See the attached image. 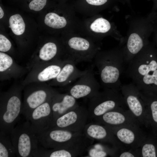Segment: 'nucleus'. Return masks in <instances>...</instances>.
Returning <instances> with one entry per match:
<instances>
[{"instance_id":"1","label":"nucleus","mask_w":157,"mask_h":157,"mask_svg":"<svg viewBox=\"0 0 157 157\" xmlns=\"http://www.w3.org/2000/svg\"><path fill=\"white\" fill-rule=\"evenodd\" d=\"M126 74L142 93H157V55L154 42H149L128 63Z\"/></svg>"},{"instance_id":"2","label":"nucleus","mask_w":157,"mask_h":157,"mask_svg":"<svg viewBox=\"0 0 157 157\" xmlns=\"http://www.w3.org/2000/svg\"><path fill=\"white\" fill-rule=\"evenodd\" d=\"M157 11L145 16L128 15L125 17L128 26L122 48L125 63H129L150 42L153 33Z\"/></svg>"},{"instance_id":"3","label":"nucleus","mask_w":157,"mask_h":157,"mask_svg":"<svg viewBox=\"0 0 157 157\" xmlns=\"http://www.w3.org/2000/svg\"><path fill=\"white\" fill-rule=\"evenodd\" d=\"M94 65L97 68L101 83L104 88L118 91L122 85L120 77L125 63L122 45L101 52L95 57Z\"/></svg>"},{"instance_id":"4","label":"nucleus","mask_w":157,"mask_h":157,"mask_svg":"<svg viewBox=\"0 0 157 157\" xmlns=\"http://www.w3.org/2000/svg\"><path fill=\"white\" fill-rule=\"evenodd\" d=\"M24 86L12 85L0 94V131L10 135L22 114V92Z\"/></svg>"},{"instance_id":"5","label":"nucleus","mask_w":157,"mask_h":157,"mask_svg":"<svg viewBox=\"0 0 157 157\" xmlns=\"http://www.w3.org/2000/svg\"><path fill=\"white\" fill-rule=\"evenodd\" d=\"M10 136L17 157H33L39 147L38 135L27 120L22 123L19 122Z\"/></svg>"},{"instance_id":"6","label":"nucleus","mask_w":157,"mask_h":157,"mask_svg":"<svg viewBox=\"0 0 157 157\" xmlns=\"http://www.w3.org/2000/svg\"><path fill=\"white\" fill-rule=\"evenodd\" d=\"M24 89L22 114L26 119L33 110L52 98L58 92L46 82L30 83Z\"/></svg>"},{"instance_id":"7","label":"nucleus","mask_w":157,"mask_h":157,"mask_svg":"<svg viewBox=\"0 0 157 157\" xmlns=\"http://www.w3.org/2000/svg\"><path fill=\"white\" fill-rule=\"evenodd\" d=\"M90 98L89 104L88 119L94 120L106 113L114 109L122 101L118 91L104 88Z\"/></svg>"},{"instance_id":"8","label":"nucleus","mask_w":157,"mask_h":157,"mask_svg":"<svg viewBox=\"0 0 157 157\" xmlns=\"http://www.w3.org/2000/svg\"><path fill=\"white\" fill-rule=\"evenodd\" d=\"M83 133V132L50 128L38 135L39 144L47 149H66Z\"/></svg>"},{"instance_id":"9","label":"nucleus","mask_w":157,"mask_h":157,"mask_svg":"<svg viewBox=\"0 0 157 157\" xmlns=\"http://www.w3.org/2000/svg\"><path fill=\"white\" fill-rule=\"evenodd\" d=\"M88 119V109L79 105L55 119L51 128L82 132Z\"/></svg>"},{"instance_id":"10","label":"nucleus","mask_w":157,"mask_h":157,"mask_svg":"<svg viewBox=\"0 0 157 157\" xmlns=\"http://www.w3.org/2000/svg\"><path fill=\"white\" fill-rule=\"evenodd\" d=\"M64 61L59 59L33 67L29 70L21 85L24 86L30 83L46 82L54 79L60 71Z\"/></svg>"},{"instance_id":"11","label":"nucleus","mask_w":157,"mask_h":157,"mask_svg":"<svg viewBox=\"0 0 157 157\" xmlns=\"http://www.w3.org/2000/svg\"><path fill=\"white\" fill-rule=\"evenodd\" d=\"M100 88L99 83L91 68L88 69L84 74L74 84L67 87L66 90L68 93L76 99H90L99 92Z\"/></svg>"},{"instance_id":"12","label":"nucleus","mask_w":157,"mask_h":157,"mask_svg":"<svg viewBox=\"0 0 157 157\" xmlns=\"http://www.w3.org/2000/svg\"><path fill=\"white\" fill-rule=\"evenodd\" d=\"M52 98L33 110L26 119L38 135L51 128L53 122L51 107Z\"/></svg>"},{"instance_id":"13","label":"nucleus","mask_w":157,"mask_h":157,"mask_svg":"<svg viewBox=\"0 0 157 157\" xmlns=\"http://www.w3.org/2000/svg\"><path fill=\"white\" fill-rule=\"evenodd\" d=\"M76 65L69 58L64 60L59 73L56 78L49 81L48 84L51 86L64 87L79 78L87 72L88 69L80 70Z\"/></svg>"},{"instance_id":"14","label":"nucleus","mask_w":157,"mask_h":157,"mask_svg":"<svg viewBox=\"0 0 157 157\" xmlns=\"http://www.w3.org/2000/svg\"><path fill=\"white\" fill-rule=\"evenodd\" d=\"M68 48L72 51L69 58L76 64L79 63L90 61L94 56L91 52V45L87 40L79 37L71 38L67 43Z\"/></svg>"},{"instance_id":"15","label":"nucleus","mask_w":157,"mask_h":157,"mask_svg":"<svg viewBox=\"0 0 157 157\" xmlns=\"http://www.w3.org/2000/svg\"><path fill=\"white\" fill-rule=\"evenodd\" d=\"M28 70L18 64L9 55L0 52V80L3 81L20 78Z\"/></svg>"},{"instance_id":"16","label":"nucleus","mask_w":157,"mask_h":157,"mask_svg":"<svg viewBox=\"0 0 157 157\" xmlns=\"http://www.w3.org/2000/svg\"><path fill=\"white\" fill-rule=\"evenodd\" d=\"M76 99L67 93L62 94L57 92L53 97L51 102L53 121L78 106Z\"/></svg>"},{"instance_id":"17","label":"nucleus","mask_w":157,"mask_h":157,"mask_svg":"<svg viewBox=\"0 0 157 157\" xmlns=\"http://www.w3.org/2000/svg\"><path fill=\"white\" fill-rule=\"evenodd\" d=\"M120 90L124 96L131 110L136 116H140L143 111V103L139 98L140 91L133 83L122 85Z\"/></svg>"},{"instance_id":"18","label":"nucleus","mask_w":157,"mask_h":157,"mask_svg":"<svg viewBox=\"0 0 157 157\" xmlns=\"http://www.w3.org/2000/svg\"><path fill=\"white\" fill-rule=\"evenodd\" d=\"M56 44L53 42H48L44 44L39 50L38 54L28 63L27 68L28 71L33 67L57 60Z\"/></svg>"},{"instance_id":"19","label":"nucleus","mask_w":157,"mask_h":157,"mask_svg":"<svg viewBox=\"0 0 157 157\" xmlns=\"http://www.w3.org/2000/svg\"><path fill=\"white\" fill-rule=\"evenodd\" d=\"M96 122L87 123L83 133L88 138L94 140L112 142L113 135L109 130Z\"/></svg>"},{"instance_id":"20","label":"nucleus","mask_w":157,"mask_h":157,"mask_svg":"<svg viewBox=\"0 0 157 157\" xmlns=\"http://www.w3.org/2000/svg\"><path fill=\"white\" fill-rule=\"evenodd\" d=\"M112 110L106 113L94 121L98 123H103L110 125H116L123 123L125 120L124 116L119 112Z\"/></svg>"},{"instance_id":"21","label":"nucleus","mask_w":157,"mask_h":157,"mask_svg":"<svg viewBox=\"0 0 157 157\" xmlns=\"http://www.w3.org/2000/svg\"><path fill=\"white\" fill-rule=\"evenodd\" d=\"M16 156L10 135L0 131V157Z\"/></svg>"},{"instance_id":"22","label":"nucleus","mask_w":157,"mask_h":157,"mask_svg":"<svg viewBox=\"0 0 157 157\" xmlns=\"http://www.w3.org/2000/svg\"><path fill=\"white\" fill-rule=\"evenodd\" d=\"M45 24L49 27L55 29L62 28L66 25L67 22L65 18L53 13L47 14L44 19Z\"/></svg>"},{"instance_id":"23","label":"nucleus","mask_w":157,"mask_h":157,"mask_svg":"<svg viewBox=\"0 0 157 157\" xmlns=\"http://www.w3.org/2000/svg\"><path fill=\"white\" fill-rule=\"evenodd\" d=\"M90 28L95 33L105 34L112 30V26L108 20L101 17L96 19L91 24Z\"/></svg>"},{"instance_id":"24","label":"nucleus","mask_w":157,"mask_h":157,"mask_svg":"<svg viewBox=\"0 0 157 157\" xmlns=\"http://www.w3.org/2000/svg\"><path fill=\"white\" fill-rule=\"evenodd\" d=\"M10 27L16 35L22 34L25 30V25L22 16L19 14L11 16L9 19Z\"/></svg>"},{"instance_id":"25","label":"nucleus","mask_w":157,"mask_h":157,"mask_svg":"<svg viewBox=\"0 0 157 157\" xmlns=\"http://www.w3.org/2000/svg\"><path fill=\"white\" fill-rule=\"evenodd\" d=\"M118 138L122 142L127 144L132 143L135 136L133 132L128 129L123 128L119 130L116 133Z\"/></svg>"},{"instance_id":"26","label":"nucleus","mask_w":157,"mask_h":157,"mask_svg":"<svg viewBox=\"0 0 157 157\" xmlns=\"http://www.w3.org/2000/svg\"><path fill=\"white\" fill-rule=\"evenodd\" d=\"M142 155L143 157H156V153L154 146L151 144H146L142 149Z\"/></svg>"},{"instance_id":"27","label":"nucleus","mask_w":157,"mask_h":157,"mask_svg":"<svg viewBox=\"0 0 157 157\" xmlns=\"http://www.w3.org/2000/svg\"><path fill=\"white\" fill-rule=\"evenodd\" d=\"M47 0H33L29 3V7L31 10L39 11L46 5Z\"/></svg>"},{"instance_id":"28","label":"nucleus","mask_w":157,"mask_h":157,"mask_svg":"<svg viewBox=\"0 0 157 157\" xmlns=\"http://www.w3.org/2000/svg\"><path fill=\"white\" fill-rule=\"evenodd\" d=\"M12 44L10 41L4 35H0V51L6 52L10 49Z\"/></svg>"},{"instance_id":"29","label":"nucleus","mask_w":157,"mask_h":157,"mask_svg":"<svg viewBox=\"0 0 157 157\" xmlns=\"http://www.w3.org/2000/svg\"><path fill=\"white\" fill-rule=\"evenodd\" d=\"M150 106L153 119L157 123V100L151 101Z\"/></svg>"},{"instance_id":"30","label":"nucleus","mask_w":157,"mask_h":157,"mask_svg":"<svg viewBox=\"0 0 157 157\" xmlns=\"http://www.w3.org/2000/svg\"><path fill=\"white\" fill-rule=\"evenodd\" d=\"M89 156L92 157H104L107 156V153L104 151L97 150L93 148L90 150Z\"/></svg>"},{"instance_id":"31","label":"nucleus","mask_w":157,"mask_h":157,"mask_svg":"<svg viewBox=\"0 0 157 157\" xmlns=\"http://www.w3.org/2000/svg\"><path fill=\"white\" fill-rule=\"evenodd\" d=\"M89 4L96 6H101L106 3L108 0H86Z\"/></svg>"},{"instance_id":"32","label":"nucleus","mask_w":157,"mask_h":157,"mask_svg":"<svg viewBox=\"0 0 157 157\" xmlns=\"http://www.w3.org/2000/svg\"><path fill=\"white\" fill-rule=\"evenodd\" d=\"M153 33L154 34V42L155 45L157 55V18L155 19L154 22Z\"/></svg>"},{"instance_id":"33","label":"nucleus","mask_w":157,"mask_h":157,"mask_svg":"<svg viewBox=\"0 0 157 157\" xmlns=\"http://www.w3.org/2000/svg\"><path fill=\"white\" fill-rule=\"evenodd\" d=\"M153 2V6L151 12L157 11V0H151Z\"/></svg>"},{"instance_id":"34","label":"nucleus","mask_w":157,"mask_h":157,"mask_svg":"<svg viewBox=\"0 0 157 157\" xmlns=\"http://www.w3.org/2000/svg\"><path fill=\"white\" fill-rule=\"evenodd\" d=\"M119 157H134V156L132 154L129 152H125L122 153Z\"/></svg>"},{"instance_id":"35","label":"nucleus","mask_w":157,"mask_h":157,"mask_svg":"<svg viewBox=\"0 0 157 157\" xmlns=\"http://www.w3.org/2000/svg\"><path fill=\"white\" fill-rule=\"evenodd\" d=\"M119 1L122 3L126 4L129 8H132L131 0H119Z\"/></svg>"},{"instance_id":"36","label":"nucleus","mask_w":157,"mask_h":157,"mask_svg":"<svg viewBox=\"0 0 157 157\" xmlns=\"http://www.w3.org/2000/svg\"><path fill=\"white\" fill-rule=\"evenodd\" d=\"M0 18L1 19L3 16L4 12L3 9L1 6L0 7Z\"/></svg>"}]
</instances>
